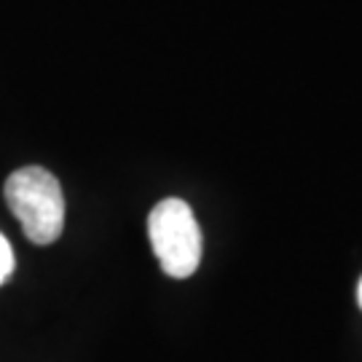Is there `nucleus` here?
<instances>
[{"label":"nucleus","mask_w":362,"mask_h":362,"mask_svg":"<svg viewBox=\"0 0 362 362\" xmlns=\"http://www.w3.org/2000/svg\"><path fill=\"white\" fill-rule=\"evenodd\" d=\"M6 204L33 245H52L65 228V194L49 169L22 167L6 180Z\"/></svg>","instance_id":"f257e3e1"},{"label":"nucleus","mask_w":362,"mask_h":362,"mask_svg":"<svg viewBox=\"0 0 362 362\" xmlns=\"http://www.w3.org/2000/svg\"><path fill=\"white\" fill-rule=\"evenodd\" d=\"M148 236L161 272L172 279L194 276L202 263V228L182 199H164L151 209Z\"/></svg>","instance_id":"f03ea898"},{"label":"nucleus","mask_w":362,"mask_h":362,"mask_svg":"<svg viewBox=\"0 0 362 362\" xmlns=\"http://www.w3.org/2000/svg\"><path fill=\"white\" fill-rule=\"evenodd\" d=\"M11 274H13V250L8 245V239L0 233V285H6Z\"/></svg>","instance_id":"7ed1b4c3"},{"label":"nucleus","mask_w":362,"mask_h":362,"mask_svg":"<svg viewBox=\"0 0 362 362\" xmlns=\"http://www.w3.org/2000/svg\"><path fill=\"white\" fill-rule=\"evenodd\" d=\"M357 303H360V309H362V279H360V285H357Z\"/></svg>","instance_id":"20e7f679"}]
</instances>
